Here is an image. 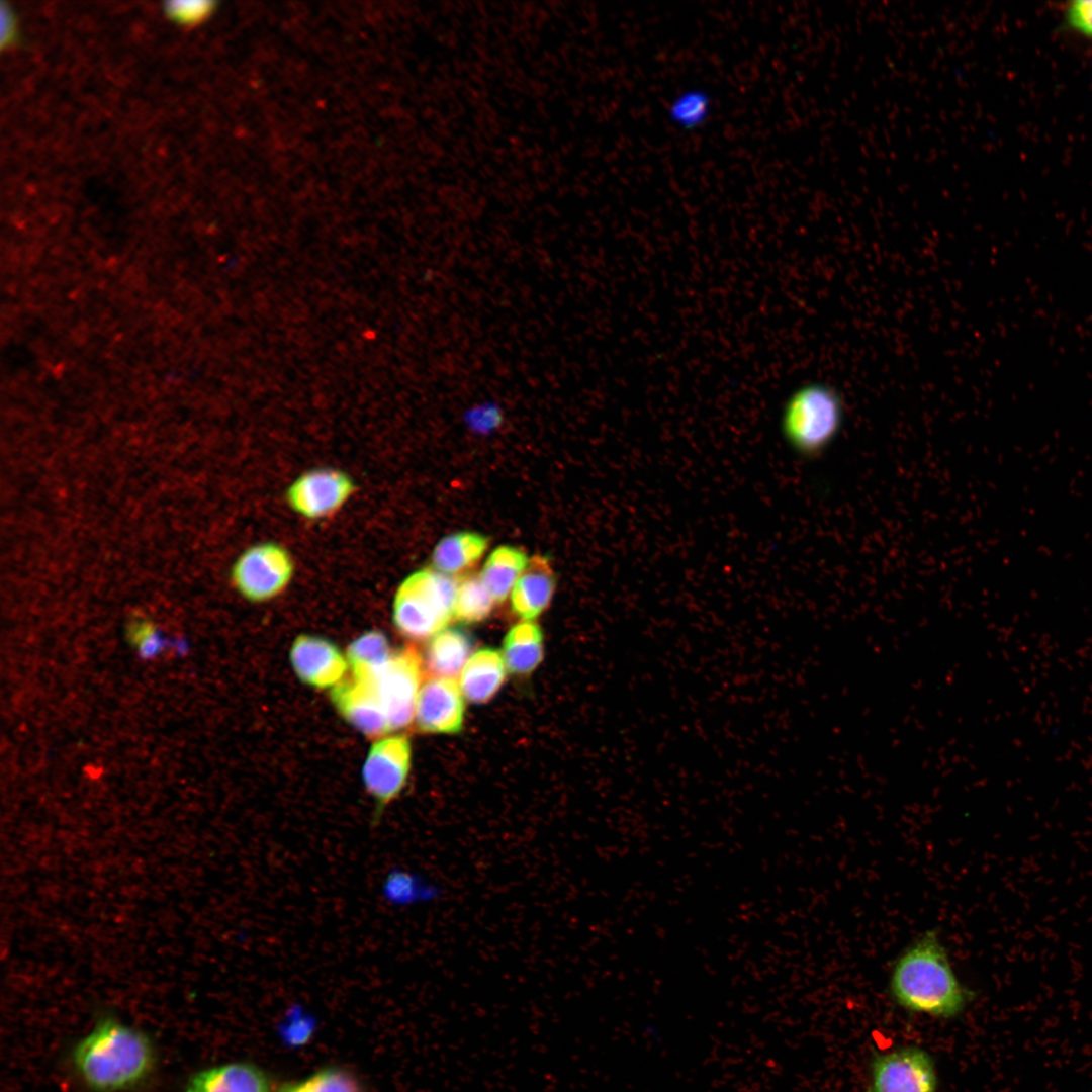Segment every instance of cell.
Listing matches in <instances>:
<instances>
[{
	"label": "cell",
	"instance_id": "6da1fadb",
	"mask_svg": "<svg viewBox=\"0 0 1092 1092\" xmlns=\"http://www.w3.org/2000/svg\"><path fill=\"white\" fill-rule=\"evenodd\" d=\"M889 990L904 1010L946 1019L960 1015L975 996L957 977L936 930L923 932L898 956Z\"/></svg>",
	"mask_w": 1092,
	"mask_h": 1092
},
{
	"label": "cell",
	"instance_id": "7a4b0ae2",
	"mask_svg": "<svg viewBox=\"0 0 1092 1092\" xmlns=\"http://www.w3.org/2000/svg\"><path fill=\"white\" fill-rule=\"evenodd\" d=\"M156 1053L141 1030L117 1019L103 1018L72 1051V1063L93 1092H124L152 1073Z\"/></svg>",
	"mask_w": 1092,
	"mask_h": 1092
},
{
	"label": "cell",
	"instance_id": "3957f363",
	"mask_svg": "<svg viewBox=\"0 0 1092 1092\" xmlns=\"http://www.w3.org/2000/svg\"><path fill=\"white\" fill-rule=\"evenodd\" d=\"M458 578L434 568L407 575L397 586L392 603V622L410 640L432 638L453 618Z\"/></svg>",
	"mask_w": 1092,
	"mask_h": 1092
},
{
	"label": "cell",
	"instance_id": "277c9868",
	"mask_svg": "<svg viewBox=\"0 0 1092 1092\" xmlns=\"http://www.w3.org/2000/svg\"><path fill=\"white\" fill-rule=\"evenodd\" d=\"M843 421L839 393L828 385L810 383L789 397L781 423L784 437L796 453L816 457L837 438Z\"/></svg>",
	"mask_w": 1092,
	"mask_h": 1092
},
{
	"label": "cell",
	"instance_id": "5b68a950",
	"mask_svg": "<svg viewBox=\"0 0 1092 1092\" xmlns=\"http://www.w3.org/2000/svg\"><path fill=\"white\" fill-rule=\"evenodd\" d=\"M294 559L283 545L265 541L251 545L235 560L230 570L235 590L252 603L279 597L291 583Z\"/></svg>",
	"mask_w": 1092,
	"mask_h": 1092
},
{
	"label": "cell",
	"instance_id": "8992f818",
	"mask_svg": "<svg viewBox=\"0 0 1092 1092\" xmlns=\"http://www.w3.org/2000/svg\"><path fill=\"white\" fill-rule=\"evenodd\" d=\"M422 673V658L410 646L393 651L385 666L372 678L363 681L374 692L391 731L405 728L415 718Z\"/></svg>",
	"mask_w": 1092,
	"mask_h": 1092
},
{
	"label": "cell",
	"instance_id": "52a82bcc",
	"mask_svg": "<svg viewBox=\"0 0 1092 1092\" xmlns=\"http://www.w3.org/2000/svg\"><path fill=\"white\" fill-rule=\"evenodd\" d=\"M412 761V745L404 735L384 736L373 742L366 756L362 779L375 803L374 825L391 802L403 792Z\"/></svg>",
	"mask_w": 1092,
	"mask_h": 1092
},
{
	"label": "cell",
	"instance_id": "ba28073f",
	"mask_svg": "<svg viewBox=\"0 0 1092 1092\" xmlns=\"http://www.w3.org/2000/svg\"><path fill=\"white\" fill-rule=\"evenodd\" d=\"M356 483L346 471L316 467L298 475L286 488L285 500L290 510L308 521L332 518L356 492Z\"/></svg>",
	"mask_w": 1092,
	"mask_h": 1092
},
{
	"label": "cell",
	"instance_id": "9c48e42d",
	"mask_svg": "<svg viewBox=\"0 0 1092 1092\" xmlns=\"http://www.w3.org/2000/svg\"><path fill=\"white\" fill-rule=\"evenodd\" d=\"M937 1085L934 1061L922 1048L900 1046L871 1062L869 1092H937Z\"/></svg>",
	"mask_w": 1092,
	"mask_h": 1092
},
{
	"label": "cell",
	"instance_id": "30bf717a",
	"mask_svg": "<svg viewBox=\"0 0 1092 1092\" xmlns=\"http://www.w3.org/2000/svg\"><path fill=\"white\" fill-rule=\"evenodd\" d=\"M290 663L300 681L315 689H333L344 680L349 664L332 641L301 634L292 642Z\"/></svg>",
	"mask_w": 1092,
	"mask_h": 1092
},
{
	"label": "cell",
	"instance_id": "8fae6325",
	"mask_svg": "<svg viewBox=\"0 0 1092 1092\" xmlns=\"http://www.w3.org/2000/svg\"><path fill=\"white\" fill-rule=\"evenodd\" d=\"M464 702L453 678L433 677L421 688L415 721L423 733L456 734L462 729Z\"/></svg>",
	"mask_w": 1092,
	"mask_h": 1092
},
{
	"label": "cell",
	"instance_id": "7c38bea8",
	"mask_svg": "<svg viewBox=\"0 0 1092 1092\" xmlns=\"http://www.w3.org/2000/svg\"><path fill=\"white\" fill-rule=\"evenodd\" d=\"M331 700L342 718L366 737L379 739L391 732L388 719L368 684L353 677L344 679L331 690Z\"/></svg>",
	"mask_w": 1092,
	"mask_h": 1092
},
{
	"label": "cell",
	"instance_id": "4fadbf2b",
	"mask_svg": "<svg viewBox=\"0 0 1092 1092\" xmlns=\"http://www.w3.org/2000/svg\"><path fill=\"white\" fill-rule=\"evenodd\" d=\"M555 586L550 559L543 555L532 557L512 589V611L525 621L536 619L550 604Z\"/></svg>",
	"mask_w": 1092,
	"mask_h": 1092
},
{
	"label": "cell",
	"instance_id": "5bb4252c",
	"mask_svg": "<svg viewBox=\"0 0 1092 1092\" xmlns=\"http://www.w3.org/2000/svg\"><path fill=\"white\" fill-rule=\"evenodd\" d=\"M184 1092H272L264 1070L249 1062H232L193 1074Z\"/></svg>",
	"mask_w": 1092,
	"mask_h": 1092
},
{
	"label": "cell",
	"instance_id": "9a60e30c",
	"mask_svg": "<svg viewBox=\"0 0 1092 1092\" xmlns=\"http://www.w3.org/2000/svg\"><path fill=\"white\" fill-rule=\"evenodd\" d=\"M474 639L460 628H446L429 641L424 666L434 677L453 678L471 657Z\"/></svg>",
	"mask_w": 1092,
	"mask_h": 1092
},
{
	"label": "cell",
	"instance_id": "2e32d148",
	"mask_svg": "<svg viewBox=\"0 0 1092 1092\" xmlns=\"http://www.w3.org/2000/svg\"><path fill=\"white\" fill-rule=\"evenodd\" d=\"M503 654L493 648L477 650L465 664L460 690L473 704H484L495 696L506 679Z\"/></svg>",
	"mask_w": 1092,
	"mask_h": 1092
},
{
	"label": "cell",
	"instance_id": "e0dca14e",
	"mask_svg": "<svg viewBox=\"0 0 1092 1092\" xmlns=\"http://www.w3.org/2000/svg\"><path fill=\"white\" fill-rule=\"evenodd\" d=\"M487 547V538L475 532L447 535L433 551V568L450 576L464 573L480 560Z\"/></svg>",
	"mask_w": 1092,
	"mask_h": 1092
},
{
	"label": "cell",
	"instance_id": "ac0fdd59",
	"mask_svg": "<svg viewBox=\"0 0 1092 1092\" xmlns=\"http://www.w3.org/2000/svg\"><path fill=\"white\" fill-rule=\"evenodd\" d=\"M543 633L533 622L513 626L503 642V657L507 669L516 675L530 674L543 658Z\"/></svg>",
	"mask_w": 1092,
	"mask_h": 1092
},
{
	"label": "cell",
	"instance_id": "d6986e66",
	"mask_svg": "<svg viewBox=\"0 0 1092 1092\" xmlns=\"http://www.w3.org/2000/svg\"><path fill=\"white\" fill-rule=\"evenodd\" d=\"M528 562L525 552L514 546L503 545L491 552L479 576L495 603L506 601Z\"/></svg>",
	"mask_w": 1092,
	"mask_h": 1092
},
{
	"label": "cell",
	"instance_id": "ffe728a7",
	"mask_svg": "<svg viewBox=\"0 0 1092 1092\" xmlns=\"http://www.w3.org/2000/svg\"><path fill=\"white\" fill-rule=\"evenodd\" d=\"M393 651L387 636L380 630H369L348 646L346 658L353 678L367 681L389 661Z\"/></svg>",
	"mask_w": 1092,
	"mask_h": 1092
},
{
	"label": "cell",
	"instance_id": "44dd1931",
	"mask_svg": "<svg viewBox=\"0 0 1092 1092\" xmlns=\"http://www.w3.org/2000/svg\"><path fill=\"white\" fill-rule=\"evenodd\" d=\"M494 603L479 575H464L458 578L453 618L462 624L482 622L491 614Z\"/></svg>",
	"mask_w": 1092,
	"mask_h": 1092
},
{
	"label": "cell",
	"instance_id": "7402d4cb",
	"mask_svg": "<svg viewBox=\"0 0 1092 1092\" xmlns=\"http://www.w3.org/2000/svg\"><path fill=\"white\" fill-rule=\"evenodd\" d=\"M277 1092H365L362 1083L350 1071L328 1067L307 1078L285 1083Z\"/></svg>",
	"mask_w": 1092,
	"mask_h": 1092
},
{
	"label": "cell",
	"instance_id": "603a6c76",
	"mask_svg": "<svg viewBox=\"0 0 1092 1092\" xmlns=\"http://www.w3.org/2000/svg\"><path fill=\"white\" fill-rule=\"evenodd\" d=\"M127 638L135 647L139 656L150 660L159 656L167 648H174L178 653L186 652V643L182 640L170 642L155 624L147 618L135 617L127 626Z\"/></svg>",
	"mask_w": 1092,
	"mask_h": 1092
},
{
	"label": "cell",
	"instance_id": "cb8c5ba5",
	"mask_svg": "<svg viewBox=\"0 0 1092 1092\" xmlns=\"http://www.w3.org/2000/svg\"><path fill=\"white\" fill-rule=\"evenodd\" d=\"M165 9L172 19L184 24H194L203 20L210 13L212 3L208 1H173L168 2Z\"/></svg>",
	"mask_w": 1092,
	"mask_h": 1092
},
{
	"label": "cell",
	"instance_id": "d4e9b609",
	"mask_svg": "<svg viewBox=\"0 0 1092 1092\" xmlns=\"http://www.w3.org/2000/svg\"><path fill=\"white\" fill-rule=\"evenodd\" d=\"M1067 23L1077 32L1092 38V0H1074L1065 8Z\"/></svg>",
	"mask_w": 1092,
	"mask_h": 1092
},
{
	"label": "cell",
	"instance_id": "484cf974",
	"mask_svg": "<svg viewBox=\"0 0 1092 1092\" xmlns=\"http://www.w3.org/2000/svg\"><path fill=\"white\" fill-rule=\"evenodd\" d=\"M469 424L476 430L487 431L494 428L502 420L499 412L494 406H482L472 411L468 416Z\"/></svg>",
	"mask_w": 1092,
	"mask_h": 1092
},
{
	"label": "cell",
	"instance_id": "4316f807",
	"mask_svg": "<svg viewBox=\"0 0 1092 1092\" xmlns=\"http://www.w3.org/2000/svg\"><path fill=\"white\" fill-rule=\"evenodd\" d=\"M1 43L2 47L10 44L15 36V22L13 16L7 7L2 3L1 6Z\"/></svg>",
	"mask_w": 1092,
	"mask_h": 1092
}]
</instances>
